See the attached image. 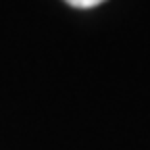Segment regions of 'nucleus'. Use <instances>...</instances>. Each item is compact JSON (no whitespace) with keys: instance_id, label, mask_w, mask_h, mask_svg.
Returning a JSON list of instances; mask_svg holds the SVG:
<instances>
[{"instance_id":"f257e3e1","label":"nucleus","mask_w":150,"mask_h":150,"mask_svg":"<svg viewBox=\"0 0 150 150\" xmlns=\"http://www.w3.org/2000/svg\"><path fill=\"white\" fill-rule=\"evenodd\" d=\"M65 2H69L75 8H94V6L106 2V0H65Z\"/></svg>"}]
</instances>
